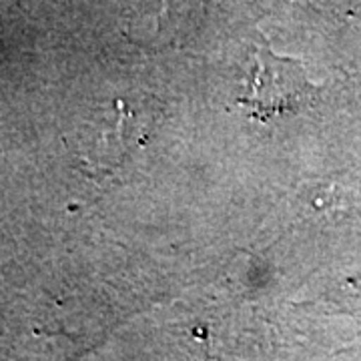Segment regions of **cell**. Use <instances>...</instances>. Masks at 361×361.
Instances as JSON below:
<instances>
[{
    "label": "cell",
    "instance_id": "obj_1",
    "mask_svg": "<svg viewBox=\"0 0 361 361\" xmlns=\"http://www.w3.org/2000/svg\"><path fill=\"white\" fill-rule=\"evenodd\" d=\"M315 92L305 68L297 61L277 56L263 47L253 52L245 75V92L239 97V104L249 116L269 121L305 109L313 103Z\"/></svg>",
    "mask_w": 361,
    "mask_h": 361
}]
</instances>
